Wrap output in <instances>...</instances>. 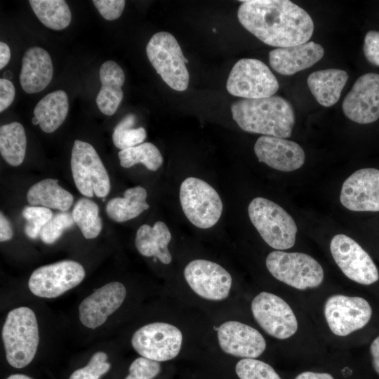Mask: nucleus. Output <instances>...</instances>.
<instances>
[{"label": "nucleus", "instance_id": "1", "mask_svg": "<svg viewBox=\"0 0 379 379\" xmlns=\"http://www.w3.org/2000/svg\"><path fill=\"white\" fill-rule=\"evenodd\" d=\"M239 22L263 43L278 48L307 42L314 31L310 15L288 0L240 1Z\"/></svg>", "mask_w": 379, "mask_h": 379}, {"label": "nucleus", "instance_id": "2", "mask_svg": "<svg viewBox=\"0 0 379 379\" xmlns=\"http://www.w3.org/2000/svg\"><path fill=\"white\" fill-rule=\"evenodd\" d=\"M231 112L238 126L252 133L286 138L295 124L291 103L280 96L241 99L232 104Z\"/></svg>", "mask_w": 379, "mask_h": 379}, {"label": "nucleus", "instance_id": "3", "mask_svg": "<svg viewBox=\"0 0 379 379\" xmlns=\"http://www.w3.org/2000/svg\"><path fill=\"white\" fill-rule=\"evenodd\" d=\"M2 339L8 363L21 368L34 359L39 342V328L32 310L20 307L11 310L2 328Z\"/></svg>", "mask_w": 379, "mask_h": 379}, {"label": "nucleus", "instance_id": "4", "mask_svg": "<svg viewBox=\"0 0 379 379\" xmlns=\"http://www.w3.org/2000/svg\"><path fill=\"white\" fill-rule=\"evenodd\" d=\"M249 218L263 240L276 250H286L295 242L297 226L293 218L279 205L256 197L248 207Z\"/></svg>", "mask_w": 379, "mask_h": 379}, {"label": "nucleus", "instance_id": "5", "mask_svg": "<svg viewBox=\"0 0 379 379\" xmlns=\"http://www.w3.org/2000/svg\"><path fill=\"white\" fill-rule=\"evenodd\" d=\"M146 53L157 74L169 87L178 91L187 88L190 75L186 63L188 60L171 34L155 33L147 44Z\"/></svg>", "mask_w": 379, "mask_h": 379}, {"label": "nucleus", "instance_id": "6", "mask_svg": "<svg viewBox=\"0 0 379 379\" xmlns=\"http://www.w3.org/2000/svg\"><path fill=\"white\" fill-rule=\"evenodd\" d=\"M266 266L274 278L300 290L317 287L324 279L321 265L302 253L272 251L267 256Z\"/></svg>", "mask_w": 379, "mask_h": 379}, {"label": "nucleus", "instance_id": "7", "mask_svg": "<svg viewBox=\"0 0 379 379\" xmlns=\"http://www.w3.org/2000/svg\"><path fill=\"white\" fill-rule=\"evenodd\" d=\"M180 201L184 214L196 227L208 229L219 220L222 212V200L208 183L189 177L182 182Z\"/></svg>", "mask_w": 379, "mask_h": 379}, {"label": "nucleus", "instance_id": "8", "mask_svg": "<svg viewBox=\"0 0 379 379\" xmlns=\"http://www.w3.org/2000/svg\"><path fill=\"white\" fill-rule=\"evenodd\" d=\"M71 170L75 185L87 197H105L110 191L107 171L95 148L76 140L71 154Z\"/></svg>", "mask_w": 379, "mask_h": 379}, {"label": "nucleus", "instance_id": "9", "mask_svg": "<svg viewBox=\"0 0 379 379\" xmlns=\"http://www.w3.org/2000/svg\"><path fill=\"white\" fill-rule=\"evenodd\" d=\"M226 87L232 95L243 99H258L273 96L279 84L263 62L258 59L242 58L230 71Z\"/></svg>", "mask_w": 379, "mask_h": 379}, {"label": "nucleus", "instance_id": "10", "mask_svg": "<svg viewBox=\"0 0 379 379\" xmlns=\"http://www.w3.org/2000/svg\"><path fill=\"white\" fill-rule=\"evenodd\" d=\"M182 334L175 326L154 322L138 328L132 335L131 345L142 357L164 361L175 358L180 352Z\"/></svg>", "mask_w": 379, "mask_h": 379}, {"label": "nucleus", "instance_id": "11", "mask_svg": "<svg viewBox=\"0 0 379 379\" xmlns=\"http://www.w3.org/2000/svg\"><path fill=\"white\" fill-rule=\"evenodd\" d=\"M85 270L78 262L62 260L41 266L31 274L29 291L41 298H57L78 286L85 277Z\"/></svg>", "mask_w": 379, "mask_h": 379}, {"label": "nucleus", "instance_id": "12", "mask_svg": "<svg viewBox=\"0 0 379 379\" xmlns=\"http://www.w3.org/2000/svg\"><path fill=\"white\" fill-rule=\"evenodd\" d=\"M330 249L335 262L350 279L364 285L378 280L379 273L373 260L352 238L343 234L335 235Z\"/></svg>", "mask_w": 379, "mask_h": 379}, {"label": "nucleus", "instance_id": "13", "mask_svg": "<svg viewBox=\"0 0 379 379\" xmlns=\"http://www.w3.org/2000/svg\"><path fill=\"white\" fill-rule=\"evenodd\" d=\"M251 311L259 326L270 335L286 339L298 330L297 319L289 305L281 298L265 291L251 302Z\"/></svg>", "mask_w": 379, "mask_h": 379}, {"label": "nucleus", "instance_id": "14", "mask_svg": "<svg viewBox=\"0 0 379 379\" xmlns=\"http://www.w3.org/2000/svg\"><path fill=\"white\" fill-rule=\"evenodd\" d=\"M324 311L328 327L338 336H346L362 328L372 314L371 307L364 298L341 294L330 296Z\"/></svg>", "mask_w": 379, "mask_h": 379}, {"label": "nucleus", "instance_id": "15", "mask_svg": "<svg viewBox=\"0 0 379 379\" xmlns=\"http://www.w3.org/2000/svg\"><path fill=\"white\" fill-rule=\"evenodd\" d=\"M184 277L192 291L203 298L222 300L230 294L232 277L225 268L214 262L194 260L186 265Z\"/></svg>", "mask_w": 379, "mask_h": 379}, {"label": "nucleus", "instance_id": "16", "mask_svg": "<svg viewBox=\"0 0 379 379\" xmlns=\"http://www.w3.org/2000/svg\"><path fill=\"white\" fill-rule=\"evenodd\" d=\"M345 115L361 124L379 118V74L367 73L359 77L342 105Z\"/></svg>", "mask_w": 379, "mask_h": 379}, {"label": "nucleus", "instance_id": "17", "mask_svg": "<svg viewBox=\"0 0 379 379\" xmlns=\"http://www.w3.org/2000/svg\"><path fill=\"white\" fill-rule=\"evenodd\" d=\"M340 200L353 211H379V170L359 169L350 175L342 186Z\"/></svg>", "mask_w": 379, "mask_h": 379}, {"label": "nucleus", "instance_id": "18", "mask_svg": "<svg viewBox=\"0 0 379 379\" xmlns=\"http://www.w3.org/2000/svg\"><path fill=\"white\" fill-rule=\"evenodd\" d=\"M126 296V288L120 282L112 281L102 286L80 303V321L92 329L100 326L120 307Z\"/></svg>", "mask_w": 379, "mask_h": 379}, {"label": "nucleus", "instance_id": "19", "mask_svg": "<svg viewBox=\"0 0 379 379\" xmlns=\"http://www.w3.org/2000/svg\"><path fill=\"white\" fill-rule=\"evenodd\" d=\"M219 345L226 354L255 359L263 353L266 342L254 328L236 321H228L217 328Z\"/></svg>", "mask_w": 379, "mask_h": 379}, {"label": "nucleus", "instance_id": "20", "mask_svg": "<svg viewBox=\"0 0 379 379\" xmlns=\"http://www.w3.org/2000/svg\"><path fill=\"white\" fill-rule=\"evenodd\" d=\"M254 152L260 162L284 172L300 168L305 159V152L298 143L274 136H260L254 145Z\"/></svg>", "mask_w": 379, "mask_h": 379}, {"label": "nucleus", "instance_id": "21", "mask_svg": "<svg viewBox=\"0 0 379 379\" xmlns=\"http://www.w3.org/2000/svg\"><path fill=\"white\" fill-rule=\"evenodd\" d=\"M324 54V48L314 41L286 48H277L269 53L271 67L282 75L290 76L312 67Z\"/></svg>", "mask_w": 379, "mask_h": 379}, {"label": "nucleus", "instance_id": "22", "mask_svg": "<svg viewBox=\"0 0 379 379\" xmlns=\"http://www.w3.org/2000/svg\"><path fill=\"white\" fill-rule=\"evenodd\" d=\"M53 67L49 53L44 48H28L22 59L20 84L27 93L43 91L52 80Z\"/></svg>", "mask_w": 379, "mask_h": 379}, {"label": "nucleus", "instance_id": "23", "mask_svg": "<svg viewBox=\"0 0 379 379\" xmlns=\"http://www.w3.org/2000/svg\"><path fill=\"white\" fill-rule=\"evenodd\" d=\"M99 77L102 86L96 98V104L102 113L112 116L123 99L121 86L125 81V74L115 61L107 60L101 65Z\"/></svg>", "mask_w": 379, "mask_h": 379}, {"label": "nucleus", "instance_id": "24", "mask_svg": "<svg viewBox=\"0 0 379 379\" xmlns=\"http://www.w3.org/2000/svg\"><path fill=\"white\" fill-rule=\"evenodd\" d=\"M171 239V234L167 225L162 221H157L152 227L145 224L138 228L135 244L142 255L154 256L162 263L168 265L172 260L168 248Z\"/></svg>", "mask_w": 379, "mask_h": 379}, {"label": "nucleus", "instance_id": "25", "mask_svg": "<svg viewBox=\"0 0 379 379\" xmlns=\"http://www.w3.org/2000/svg\"><path fill=\"white\" fill-rule=\"evenodd\" d=\"M347 79L348 74L345 71L326 69L311 73L307 77V85L321 105L331 107L340 99Z\"/></svg>", "mask_w": 379, "mask_h": 379}, {"label": "nucleus", "instance_id": "26", "mask_svg": "<svg viewBox=\"0 0 379 379\" xmlns=\"http://www.w3.org/2000/svg\"><path fill=\"white\" fill-rule=\"evenodd\" d=\"M69 101L67 93L62 90L49 93L36 105L34 117L45 133H52L64 122L68 113Z\"/></svg>", "mask_w": 379, "mask_h": 379}, {"label": "nucleus", "instance_id": "27", "mask_svg": "<svg viewBox=\"0 0 379 379\" xmlns=\"http://www.w3.org/2000/svg\"><path fill=\"white\" fill-rule=\"evenodd\" d=\"M27 200L32 206L66 212L72 206L74 197L59 185L58 180L46 178L36 182L29 189Z\"/></svg>", "mask_w": 379, "mask_h": 379}, {"label": "nucleus", "instance_id": "28", "mask_svg": "<svg viewBox=\"0 0 379 379\" xmlns=\"http://www.w3.org/2000/svg\"><path fill=\"white\" fill-rule=\"evenodd\" d=\"M147 193L141 186L127 189L123 197L110 199L106 205V213L113 220L122 222L138 217L149 206L146 202Z\"/></svg>", "mask_w": 379, "mask_h": 379}, {"label": "nucleus", "instance_id": "29", "mask_svg": "<svg viewBox=\"0 0 379 379\" xmlns=\"http://www.w3.org/2000/svg\"><path fill=\"white\" fill-rule=\"evenodd\" d=\"M27 138L22 125L17 121L0 128V152L4 159L13 166L20 165L25 159Z\"/></svg>", "mask_w": 379, "mask_h": 379}, {"label": "nucleus", "instance_id": "30", "mask_svg": "<svg viewBox=\"0 0 379 379\" xmlns=\"http://www.w3.org/2000/svg\"><path fill=\"white\" fill-rule=\"evenodd\" d=\"M29 3L36 16L48 28L62 30L71 22V11L64 0H30Z\"/></svg>", "mask_w": 379, "mask_h": 379}, {"label": "nucleus", "instance_id": "31", "mask_svg": "<svg viewBox=\"0 0 379 379\" xmlns=\"http://www.w3.org/2000/svg\"><path fill=\"white\" fill-rule=\"evenodd\" d=\"M72 215L86 239H94L99 235L102 222L99 215L98 206L93 201L87 198L80 199L75 204Z\"/></svg>", "mask_w": 379, "mask_h": 379}, {"label": "nucleus", "instance_id": "32", "mask_svg": "<svg viewBox=\"0 0 379 379\" xmlns=\"http://www.w3.org/2000/svg\"><path fill=\"white\" fill-rule=\"evenodd\" d=\"M118 156L120 165L124 168H131L141 163L147 169L155 171L163 163V157L160 151L151 142H144L133 147L120 150Z\"/></svg>", "mask_w": 379, "mask_h": 379}, {"label": "nucleus", "instance_id": "33", "mask_svg": "<svg viewBox=\"0 0 379 379\" xmlns=\"http://www.w3.org/2000/svg\"><path fill=\"white\" fill-rule=\"evenodd\" d=\"M135 121L133 114H128L115 126L112 140L121 150L140 145L145 140L147 133L143 127L133 128Z\"/></svg>", "mask_w": 379, "mask_h": 379}, {"label": "nucleus", "instance_id": "34", "mask_svg": "<svg viewBox=\"0 0 379 379\" xmlns=\"http://www.w3.org/2000/svg\"><path fill=\"white\" fill-rule=\"evenodd\" d=\"M235 371L240 379H281L270 365L255 359L239 360Z\"/></svg>", "mask_w": 379, "mask_h": 379}, {"label": "nucleus", "instance_id": "35", "mask_svg": "<svg viewBox=\"0 0 379 379\" xmlns=\"http://www.w3.org/2000/svg\"><path fill=\"white\" fill-rule=\"evenodd\" d=\"M74 223L72 213L60 212L53 215L48 222L42 227L39 237L47 244L55 243Z\"/></svg>", "mask_w": 379, "mask_h": 379}, {"label": "nucleus", "instance_id": "36", "mask_svg": "<svg viewBox=\"0 0 379 379\" xmlns=\"http://www.w3.org/2000/svg\"><path fill=\"white\" fill-rule=\"evenodd\" d=\"M22 214L27 221L25 225V233L33 239L39 236L42 227L53 215L49 208L35 206L25 207Z\"/></svg>", "mask_w": 379, "mask_h": 379}, {"label": "nucleus", "instance_id": "37", "mask_svg": "<svg viewBox=\"0 0 379 379\" xmlns=\"http://www.w3.org/2000/svg\"><path fill=\"white\" fill-rule=\"evenodd\" d=\"M107 355L103 352H95L88 364L74 371L69 379H99L110 368Z\"/></svg>", "mask_w": 379, "mask_h": 379}, {"label": "nucleus", "instance_id": "38", "mask_svg": "<svg viewBox=\"0 0 379 379\" xmlns=\"http://www.w3.org/2000/svg\"><path fill=\"white\" fill-rule=\"evenodd\" d=\"M161 371L159 361L145 357L135 359L129 367V374L125 379H153Z\"/></svg>", "mask_w": 379, "mask_h": 379}, {"label": "nucleus", "instance_id": "39", "mask_svg": "<svg viewBox=\"0 0 379 379\" xmlns=\"http://www.w3.org/2000/svg\"><path fill=\"white\" fill-rule=\"evenodd\" d=\"M93 3L100 15L107 20L119 18L126 4L124 0H93Z\"/></svg>", "mask_w": 379, "mask_h": 379}, {"label": "nucleus", "instance_id": "40", "mask_svg": "<svg viewBox=\"0 0 379 379\" xmlns=\"http://www.w3.org/2000/svg\"><path fill=\"white\" fill-rule=\"evenodd\" d=\"M363 51L370 63L379 66V32L368 31L366 34Z\"/></svg>", "mask_w": 379, "mask_h": 379}, {"label": "nucleus", "instance_id": "41", "mask_svg": "<svg viewBox=\"0 0 379 379\" xmlns=\"http://www.w3.org/2000/svg\"><path fill=\"white\" fill-rule=\"evenodd\" d=\"M15 95L13 83L6 79H0V112L6 109L14 100Z\"/></svg>", "mask_w": 379, "mask_h": 379}, {"label": "nucleus", "instance_id": "42", "mask_svg": "<svg viewBox=\"0 0 379 379\" xmlns=\"http://www.w3.org/2000/svg\"><path fill=\"white\" fill-rule=\"evenodd\" d=\"M13 235L12 227L8 220L2 212L0 213V241L1 242L9 241Z\"/></svg>", "mask_w": 379, "mask_h": 379}, {"label": "nucleus", "instance_id": "43", "mask_svg": "<svg viewBox=\"0 0 379 379\" xmlns=\"http://www.w3.org/2000/svg\"><path fill=\"white\" fill-rule=\"evenodd\" d=\"M370 351L372 356L373 366L379 374V336L372 342Z\"/></svg>", "mask_w": 379, "mask_h": 379}, {"label": "nucleus", "instance_id": "44", "mask_svg": "<svg viewBox=\"0 0 379 379\" xmlns=\"http://www.w3.org/2000/svg\"><path fill=\"white\" fill-rule=\"evenodd\" d=\"M295 379H334L333 377L326 373H315L305 371L296 376Z\"/></svg>", "mask_w": 379, "mask_h": 379}, {"label": "nucleus", "instance_id": "45", "mask_svg": "<svg viewBox=\"0 0 379 379\" xmlns=\"http://www.w3.org/2000/svg\"><path fill=\"white\" fill-rule=\"evenodd\" d=\"M11 51L9 46L4 42H0V69H2L9 62Z\"/></svg>", "mask_w": 379, "mask_h": 379}, {"label": "nucleus", "instance_id": "46", "mask_svg": "<svg viewBox=\"0 0 379 379\" xmlns=\"http://www.w3.org/2000/svg\"><path fill=\"white\" fill-rule=\"evenodd\" d=\"M7 379H33L23 374H13L7 378Z\"/></svg>", "mask_w": 379, "mask_h": 379}, {"label": "nucleus", "instance_id": "47", "mask_svg": "<svg viewBox=\"0 0 379 379\" xmlns=\"http://www.w3.org/2000/svg\"><path fill=\"white\" fill-rule=\"evenodd\" d=\"M32 122L34 125L39 124L38 119L35 117H32Z\"/></svg>", "mask_w": 379, "mask_h": 379}]
</instances>
